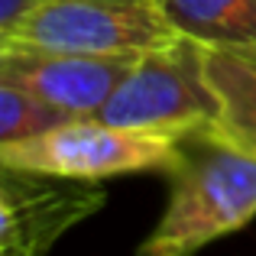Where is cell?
<instances>
[{"label": "cell", "mask_w": 256, "mask_h": 256, "mask_svg": "<svg viewBox=\"0 0 256 256\" xmlns=\"http://www.w3.org/2000/svg\"><path fill=\"white\" fill-rule=\"evenodd\" d=\"M136 56H75L0 39V84L30 91L78 117H94Z\"/></svg>", "instance_id": "cell-6"}, {"label": "cell", "mask_w": 256, "mask_h": 256, "mask_svg": "<svg viewBox=\"0 0 256 256\" xmlns=\"http://www.w3.org/2000/svg\"><path fill=\"white\" fill-rule=\"evenodd\" d=\"M175 162H178V136L126 130L98 117H75L39 136L0 143V166L91 182L150 169L172 172Z\"/></svg>", "instance_id": "cell-4"}, {"label": "cell", "mask_w": 256, "mask_h": 256, "mask_svg": "<svg viewBox=\"0 0 256 256\" xmlns=\"http://www.w3.org/2000/svg\"><path fill=\"white\" fill-rule=\"evenodd\" d=\"M94 117L162 136L214 124L220 98L208 78V42L182 32L172 42L140 52Z\"/></svg>", "instance_id": "cell-2"}, {"label": "cell", "mask_w": 256, "mask_h": 256, "mask_svg": "<svg viewBox=\"0 0 256 256\" xmlns=\"http://www.w3.org/2000/svg\"><path fill=\"white\" fill-rule=\"evenodd\" d=\"M208 78L220 98L214 126L256 156V49L208 46Z\"/></svg>", "instance_id": "cell-7"}, {"label": "cell", "mask_w": 256, "mask_h": 256, "mask_svg": "<svg viewBox=\"0 0 256 256\" xmlns=\"http://www.w3.org/2000/svg\"><path fill=\"white\" fill-rule=\"evenodd\" d=\"M104 201L91 178L0 166V256H46Z\"/></svg>", "instance_id": "cell-5"}, {"label": "cell", "mask_w": 256, "mask_h": 256, "mask_svg": "<svg viewBox=\"0 0 256 256\" xmlns=\"http://www.w3.org/2000/svg\"><path fill=\"white\" fill-rule=\"evenodd\" d=\"M172 194L136 256H194L256 214V156L214 124L178 136Z\"/></svg>", "instance_id": "cell-1"}, {"label": "cell", "mask_w": 256, "mask_h": 256, "mask_svg": "<svg viewBox=\"0 0 256 256\" xmlns=\"http://www.w3.org/2000/svg\"><path fill=\"white\" fill-rule=\"evenodd\" d=\"M169 23L208 46L256 49V0H156Z\"/></svg>", "instance_id": "cell-8"}, {"label": "cell", "mask_w": 256, "mask_h": 256, "mask_svg": "<svg viewBox=\"0 0 256 256\" xmlns=\"http://www.w3.org/2000/svg\"><path fill=\"white\" fill-rule=\"evenodd\" d=\"M182 36L156 0H42L0 39L75 56H140Z\"/></svg>", "instance_id": "cell-3"}, {"label": "cell", "mask_w": 256, "mask_h": 256, "mask_svg": "<svg viewBox=\"0 0 256 256\" xmlns=\"http://www.w3.org/2000/svg\"><path fill=\"white\" fill-rule=\"evenodd\" d=\"M78 114L62 110V107L49 104V100L36 98L30 91L0 84V143H16V140L39 136L46 130L75 120Z\"/></svg>", "instance_id": "cell-9"}, {"label": "cell", "mask_w": 256, "mask_h": 256, "mask_svg": "<svg viewBox=\"0 0 256 256\" xmlns=\"http://www.w3.org/2000/svg\"><path fill=\"white\" fill-rule=\"evenodd\" d=\"M42 4V0H0V30H10L16 20H23L30 10H36V6Z\"/></svg>", "instance_id": "cell-10"}]
</instances>
